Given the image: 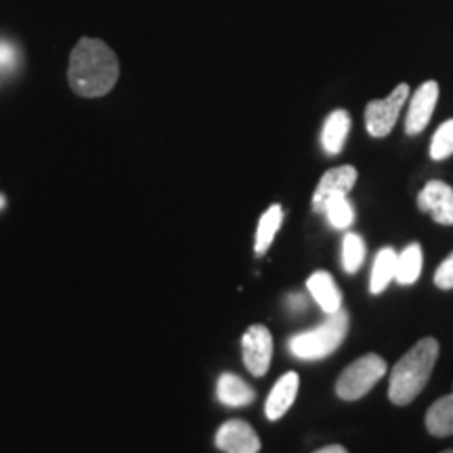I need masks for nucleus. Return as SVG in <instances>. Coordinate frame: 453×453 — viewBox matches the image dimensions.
<instances>
[{"mask_svg":"<svg viewBox=\"0 0 453 453\" xmlns=\"http://www.w3.org/2000/svg\"><path fill=\"white\" fill-rule=\"evenodd\" d=\"M243 364L252 376H265L271 367V357H273V336L265 326L248 327L242 338Z\"/></svg>","mask_w":453,"mask_h":453,"instance_id":"423d86ee","label":"nucleus"},{"mask_svg":"<svg viewBox=\"0 0 453 453\" xmlns=\"http://www.w3.org/2000/svg\"><path fill=\"white\" fill-rule=\"evenodd\" d=\"M349 324V313L344 309H340L336 313L327 315V319L321 326L292 336L290 342H288V349H290V353L296 357V359L303 361L326 359V357L332 355L334 350L342 344V340L347 338Z\"/></svg>","mask_w":453,"mask_h":453,"instance_id":"7ed1b4c3","label":"nucleus"},{"mask_svg":"<svg viewBox=\"0 0 453 453\" xmlns=\"http://www.w3.org/2000/svg\"><path fill=\"white\" fill-rule=\"evenodd\" d=\"M315 453H349L344 449L342 445H327V447H321V449H317Z\"/></svg>","mask_w":453,"mask_h":453,"instance_id":"393cba45","label":"nucleus"},{"mask_svg":"<svg viewBox=\"0 0 453 453\" xmlns=\"http://www.w3.org/2000/svg\"><path fill=\"white\" fill-rule=\"evenodd\" d=\"M321 214H326L327 223H330L334 229H349L355 220V208L353 203L349 202V196L330 197V200L324 203Z\"/></svg>","mask_w":453,"mask_h":453,"instance_id":"6ab92c4d","label":"nucleus"},{"mask_svg":"<svg viewBox=\"0 0 453 453\" xmlns=\"http://www.w3.org/2000/svg\"><path fill=\"white\" fill-rule=\"evenodd\" d=\"M214 443L225 453H258L260 439L250 424L243 420H229L219 428Z\"/></svg>","mask_w":453,"mask_h":453,"instance_id":"0eeeda50","label":"nucleus"},{"mask_svg":"<svg viewBox=\"0 0 453 453\" xmlns=\"http://www.w3.org/2000/svg\"><path fill=\"white\" fill-rule=\"evenodd\" d=\"M307 288L311 296L315 298V303L319 304L327 315L342 309V294H340L338 283L334 281V277L327 273V271H315V273L309 277Z\"/></svg>","mask_w":453,"mask_h":453,"instance_id":"f8f14e48","label":"nucleus"},{"mask_svg":"<svg viewBox=\"0 0 453 453\" xmlns=\"http://www.w3.org/2000/svg\"><path fill=\"white\" fill-rule=\"evenodd\" d=\"M3 206H4V197L0 196V208H3Z\"/></svg>","mask_w":453,"mask_h":453,"instance_id":"a878e982","label":"nucleus"},{"mask_svg":"<svg viewBox=\"0 0 453 453\" xmlns=\"http://www.w3.org/2000/svg\"><path fill=\"white\" fill-rule=\"evenodd\" d=\"M288 307L292 311H304V307H307V298H304L303 294H292V296H288Z\"/></svg>","mask_w":453,"mask_h":453,"instance_id":"b1692460","label":"nucleus"},{"mask_svg":"<svg viewBox=\"0 0 453 453\" xmlns=\"http://www.w3.org/2000/svg\"><path fill=\"white\" fill-rule=\"evenodd\" d=\"M434 283H437L441 290H453V252L437 267Z\"/></svg>","mask_w":453,"mask_h":453,"instance_id":"4be33fe9","label":"nucleus"},{"mask_svg":"<svg viewBox=\"0 0 453 453\" xmlns=\"http://www.w3.org/2000/svg\"><path fill=\"white\" fill-rule=\"evenodd\" d=\"M283 220V211L280 203H273L267 212L260 217L258 229H257V242H254V250L257 254H265L273 243L277 231H280Z\"/></svg>","mask_w":453,"mask_h":453,"instance_id":"a211bd4d","label":"nucleus"},{"mask_svg":"<svg viewBox=\"0 0 453 453\" xmlns=\"http://www.w3.org/2000/svg\"><path fill=\"white\" fill-rule=\"evenodd\" d=\"M422 246L420 243H410V246L403 248V252L396 254L395 280L399 281L401 286H411V283H416L418 277L422 273Z\"/></svg>","mask_w":453,"mask_h":453,"instance_id":"dca6fc26","label":"nucleus"},{"mask_svg":"<svg viewBox=\"0 0 453 453\" xmlns=\"http://www.w3.org/2000/svg\"><path fill=\"white\" fill-rule=\"evenodd\" d=\"M396 254L393 248H382L373 258L372 277H370V292L380 294L388 288V283L395 280L396 273Z\"/></svg>","mask_w":453,"mask_h":453,"instance_id":"f3484780","label":"nucleus"},{"mask_svg":"<svg viewBox=\"0 0 453 453\" xmlns=\"http://www.w3.org/2000/svg\"><path fill=\"white\" fill-rule=\"evenodd\" d=\"M350 130V116L349 111L336 110L327 116L324 124V130H321V147L327 156H338L342 151L344 141L349 137Z\"/></svg>","mask_w":453,"mask_h":453,"instance_id":"ddd939ff","label":"nucleus"},{"mask_svg":"<svg viewBox=\"0 0 453 453\" xmlns=\"http://www.w3.org/2000/svg\"><path fill=\"white\" fill-rule=\"evenodd\" d=\"M254 388L235 373H223L217 384V399L226 407H243L254 401Z\"/></svg>","mask_w":453,"mask_h":453,"instance_id":"4468645a","label":"nucleus"},{"mask_svg":"<svg viewBox=\"0 0 453 453\" xmlns=\"http://www.w3.org/2000/svg\"><path fill=\"white\" fill-rule=\"evenodd\" d=\"M418 208L439 225H453V189L443 180H430L418 196Z\"/></svg>","mask_w":453,"mask_h":453,"instance_id":"6e6552de","label":"nucleus"},{"mask_svg":"<svg viewBox=\"0 0 453 453\" xmlns=\"http://www.w3.org/2000/svg\"><path fill=\"white\" fill-rule=\"evenodd\" d=\"M384 376H387V361L376 353L364 355L340 373L336 395L344 401H357L370 393Z\"/></svg>","mask_w":453,"mask_h":453,"instance_id":"20e7f679","label":"nucleus"},{"mask_svg":"<svg viewBox=\"0 0 453 453\" xmlns=\"http://www.w3.org/2000/svg\"><path fill=\"white\" fill-rule=\"evenodd\" d=\"M439 359V342L434 338H422L396 361L390 372L388 396L395 405H407L422 393L430 373Z\"/></svg>","mask_w":453,"mask_h":453,"instance_id":"f03ea898","label":"nucleus"},{"mask_svg":"<svg viewBox=\"0 0 453 453\" xmlns=\"http://www.w3.org/2000/svg\"><path fill=\"white\" fill-rule=\"evenodd\" d=\"M426 428L433 437L453 434V393L441 396L426 411Z\"/></svg>","mask_w":453,"mask_h":453,"instance_id":"2eb2a0df","label":"nucleus"},{"mask_svg":"<svg viewBox=\"0 0 453 453\" xmlns=\"http://www.w3.org/2000/svg\"><path fill=\"white\" fill-rule=\"evenodd\" d=\"M407 97H410V87L403 82L399 84L387 99L370 101L365 107L367 133L376 139H382L390 134V130L395 128L396 120H399V113L403 110Z\"/></svg>","mask_w":453,"mask_h":453,"instance_id":"39448f33","label":"nucleus"},{"mask_svg":"<svg viewBox=\"0 0 453 453\" xmlns=\"http://www.w3.org/2000/svg\"><path fill=\"white\" fill-rule=\"evenodd\" d=\"M441 453H453V449H447V451H441Z\"/></svg>","mask_w":453,"mask_h":453,"instance_id":"bb28decb","label":"nucleus"},{"mask_svg":"<svg viewBox=\"0 0 453 453\" xmlns=\"http://www.w3.org/2000/svg\"><path fill=\"white\" fill-rule=\"evenodd\" d=\"M357 183V168L355 166H338L327 170L321 177L319 185H317L313 194V211L321 212L324 211V203L330 197L336 196H349Z\"/></svg>","mask_w":453,"mask_h":453,"instance_id":"9d476101","label":"nucleus"},{"mask_svg":"<svg viewBox=\"0 0 453 453\" xmlns=\"http://www.w3.org/2000/svg\"><path fill=\"white\" fill-rule=\"evenodd\" d=\"M15 64V50L9 47V44L0 42V67H4V70H11Z\"/></svg>","mask_w":453,"mask_h":453,"instance_id":"5701e85b","label":"nucleus"},{"mask_svg":"<svg viewBox=\"0 0 453 453\" xmlns=\"http://www.w3.org/2000/svg\"><path fill=\"white\" fill-rule=\"evenodd\" d=\"M365 260V242L359 234H347L342 242V269L357 273Z\"/></svg>","mask_w":453,"mask_h":453,"instance_id":"aec40b11","label":"nucleus"},{"mask_svg":"<svg viewBox=\"0 0 453 453\" xmlns=\"http://www.w3.org/2000/svg\"><path fill=\"white\" fill-rule=\"evenodd\" d=\"M120 78V61L116 50L99 38L84 36L70 55L67 82L78 97L99 99L116 87Z\"/></svg>","mask_w":453,"mask_h":453,"instance_id":"f257e3e1","label":"nucleus"},{"mask_svg":"<svg viewBox=\"0 0 453 453\" xmlns=\"http://www.w3.org/2000/svg\"><path fill=\"white\" fill-rule=\"evenodd\" d=\"M439 101V84L434 81L424 82L420 88L416 90L410 101V111L405 118V133L407 134H420L426 124L433 118L434 107Z\"/></svg>","mask_w":453,"mask_h":453,"instance_id":"1a4fd4ad","label":"nucleus"},{"mask_svg":"<svg viewBox=\"0 0 453 453\" xmlns=\"http://www.w3.org/2000/svg\"><path fill=\"white\" fill-rule=\"evenodd\" d=\"M453 156V120L441 124L430 143V157L433 160H445Z\"/></svg>","mask_w":453,"mask_h":453,"instance_id":"412c9836","label":"nucleus"},{"mask_svg":"<svg viewBox=\"0 0 453 453\" xmlns=\"http://www.w3.org/2000/svg\"><path fill=\"white\" fill-rule=\"evenodd\" d=\"M298 387H300V380L296 372L283 373L280 380L275 382L267 403H265V416H267L271 422H277L280 418L286 416L288 410L294 405V401H296Z\"/></svg>","mask_w":453,"mask_h":453,"instance_id":"9b49d317","label":"nucleus"}]
</instances>
